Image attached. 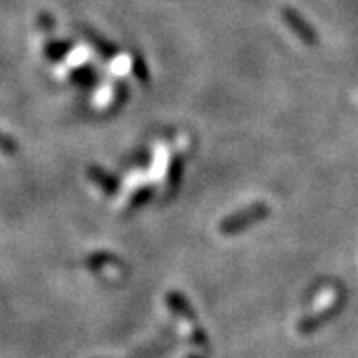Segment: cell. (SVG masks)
<instances>
[{
  "instance_id": "obj_1",
  "label": "cell",
  "mask_w": 358,
  "mask_h": 358,
  "mask_svg": "<svg viewBox=\"0 0 358 358\" xmlns=\"http://www.w3.org/2000/svg\"><path fill=\"white\" fill-rule=\"evenodd\" d=\"M268 214H271V207H268L267 203H252V205H249V207L243 208V210H238V213L231 214V216H227L225 220H222V223L217 227V231L223 236L238 234V232L245 231V229L256 225V223L264 222Z\"/></svg>"
},
{
  "instance_id": "obj_2",
  "label": "cell",
  "mask_w": 358,
  "mask_h": 358,
  "mask_svg": "<svg viewBox=\"0 0 358 358\" xmlns=\"http://www.w3.org/2000/svg\"><path fill=\"white\" fill-rule=\"evenodd\" d=\"M282 19L283 22L287 24L292 34L296 35L303 44H307V46H315V44L318 43V35H316L315 28H313L311 24L307 22L298 11L291 10V8H285V10H282Z\"/></svg>"
},
{
  "instance_id": "obj_3",
  "label": "cell",
  "mask_w": 358,
  "mask_h": 358,
  "mask_svg": "<svg viewBox=\"0 0 358 358\" xmlns=\"http://www.w3.org/2000/svg\"><path fill=\"white\" fill-rule=\"evenodd\" d=\"M86 174H88L90 181H94L106 196H113L119 190L117 178L106 172L104 169H101V166H90Z\"/></svg>"
},
{
  "instance_id": "obj_4",
  "label": "cell",
  "mask_w": 358,
  "mask_h": 358,
  "mask_svg": "<svg viewBox=\"0 0 358 358\" xmlns=\"http://www.w3.org/2000/svg\"><path fill=\"white\" fill-rule=\"evenodd\" d=\"M181 176H183V156H176L172 159L166 172V181H165V199L174 198L178 192L179 185H181Z\"/></svg>"
},
{
  "instance_id": "obj_5",
  "label": "cell",
  "mask_w": 358,
  "mask_h": 358,
  "mask_svg": "<svg viewBox=\"0 0 358 358\" xmlns=\"http://www.w3.org/2000/svg\"><path fill=\"white\" fill-rule=\"evenodd\" d=\"M340 306H342V303H340V300H338V302H335L333 306H329L327 309H324L322 313H318V315H313V316H307V318H303V320L300 322V331H302V333H311V331H315L316 327H320L325 320L333 318V316L340 311Z\"/></svg>"
},
{
  "instance_id": "obj_6",
  "label": "cell",
  "mask_w": 358,
  "mask_h": 358,
  "mask_svg": "<svg viewBox=\"0 0 358 358\" xmlns=\"http://www.w3.org/2000/svg\"><path fill=\"white\" fill-rule=\"evenodd\" d=\"M124 264L119 262L117 256L110 255V252H95V255H90L86 258V267L90 271H95V273H99V271H104V268L108 267H115V268H123Z\"/></svg>"
},
{
  "instance_id": "obj_7",
  "label": "cell",
  "mask_w": 358,
  "mask_h": 358,
  "mask_svg": "<svg viewBox=\"0 0 358 358\" xmlns=\"http://www.w3.org/2000/svg\"><path fill=\"white\" fill-rule=\"evenodd\" d=\"M166 303L170 306V309L179 315L185 320H196V315H194V309L190 307V303L187 302V298L179 292H169L166 294Z\"/></svg>"
},
{
  "instance_id": "obj_8",
  "label": "cell",
  "mask_w": 358,
  "mask_h": 358,
  "mask_svg": "<svg viewBox=\"0 0 358 358\" xmlns=\"http://www.w3.org/2000/svg\"><path fill=\"white\" fill-rule=\"evenodd\" d=\"M86 38L90 41V44L97 50V53H99L101 57H104V59H112V57H115V53H117V48L113 46V44L106 43L104 38H101L99 35L92 34V31H86Z\"/></svg>"
},
{
  "instance_id": "obj_9",
  "label": "cell",
  "mask_w": 358,
  "mask_h": 358,
  "mask_svg": "<svg viewBox=\"0 0 358 358\" xmlns=\"http://www.w3.org/2000/svg\"><path fill=\"white\" fill-rule=\"evenodd\" d=\"M152 196H154V189L152 187H143V189H139L130 198V201H128V210H134V208L145 205L146 201H150Z\"/></svg>"
},
{
  "instance_id": "obj_10",
  "label": "cell",
  "mask_w": 358,
  "mask_h": 358,
  "mask_svg": "<svg viewBox=\"0 0 358 358\" xmlns=\"http://www.w3.org/2000/svg\"><path fill=\"white\" fill-rule=\"evenodd\" d=\"M132 71L134 76H136V79L141 80V83H148V79H150V76H148V68H146L141 55L132 57Z\"/></svg>"
},
{
  "instance_id": "obj_11",
  "label": "cell",
  "mask_w": 358,
  "mask_h": 358,
  "mask_svg": "<svg viewBox=\"0 0 358 358\" xmlns=\"http://www.w3.org/2000/svg\"><path fill=\"white\" fill-rule=\"evenodd\" d=\"M71 79L79 83V85H90L95 80V71L90 66H80L71 71Z\"/></svg>"
},
{
  "instance_id": "obj_12",
  "label": "cell",
  "mask_w": 358,
  "mask_h": 358,
  "mask_svg": "<svg viewBox=\"0 0 358 358\" xmlns=\"http://www.w3.org/2000/svg\"><path fill=\"white\" fill-rule=\"evenodd\" d=\"M70 52V43H52L48 44L46 48V55L52 59V61H59L62 57Z\"/></svg>"
}]
</instances>
